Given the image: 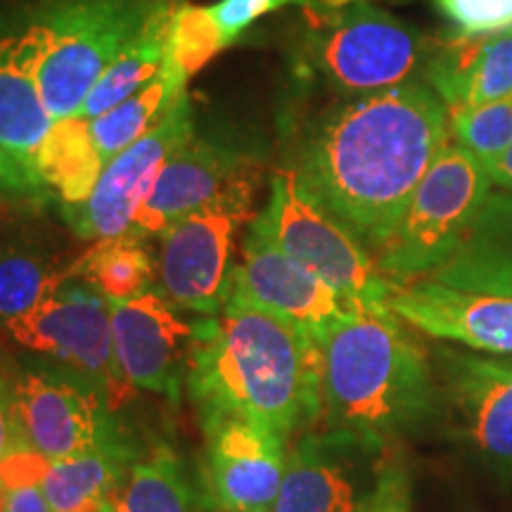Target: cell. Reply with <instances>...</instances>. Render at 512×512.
<instances>
[{"instance_id":"obj_23","label":"cell","mask_w":512,"mask_h":512,"mask_svg":"<svg viewBox=\"0 0 512 512\" xmlns=\"http://www.w3.org/2000/svg\"><path fill=\"white\" fill-rule=\"evenodd\" d=\"M105 164L93 138L91 119L81 114L55 119L34 157L38 176L50 192L60 197L62 207L86 202L98 185Z\"/></svg>"},{"instance_id":"obj_16","label":"cell","mask_w":512,"mask_h":512,"mask_svg":"<svg viewBox=\"0 0 512 512\" xmlns=\"http://www.w3.org/2000/svg\"><path fill=\"white\" fill-rule=\"evenodd\" d=\"M249 166L254 164L245 152L211 138L192 136L162 166L128 233L140 240L164 235L174 223L214 200Z\"/></svg>"},{"instance_id":"obj_10","label":"cell","mask_w":512,"mask_h":512,"mask_svg":"<svg viewBox=\"0 0 512 512\" xmlns=\"http://www.w3.org/2000/svg\"><path fill=\"white\" fill-rule=\"evenodd\" d=\"M12 389L19 432L48 460L124 439L100 389L62 363L27 366Z\"/></svg>"},{"instance_id":"obj_30","label":"cell","mask_w":512,"mask_h":512,"mask_svg":"<svg viewBox=\"0 0 512 512\" xmlns=\"http://www.w3.org/2000/svg\"><path fill=\"white\" fill-rule=\"evenodd\" d=\"M451 138L482 162L503 152L512 145V95L451 117Z\"/></svg>"},{"instance_id":"obj_8","label":"cell","mask_w":512,"mask_h":512,"mask_svg":"<svg viewBox=\"0 0 512 512\" xmlns=\"http://www.w3.org/2000/svg\"><path fill=\"white\" fill-rule=\"evenodd\" d=\"M256 169L242 171L202 209L162 235L159 285L176 309L216 316L228 302L240 228L252 221Z\"/></svg>"},{"instance_id":"obj_34","label":"cell","mask_w":512,"mask_h":512,"mask_svg":"<svg viewBox=\"0 0 512 512\" xmlns=\"http://www.w3.org/2000/svg\"><path fill=\"white\" fill-rule=\"evenodd\" d=\"M53 460H48L43 453H38L27 439L19 437L12 441V446L0 458V489H27V486H41L46 479Z\"/></svg>"},{"instance_id":"obj_32","label":"cell","mask_w":512,"mask_h":512,"mask_svg":"<svg viewBox=\"0 0 512 512\" xmlns=\"http://www.w3.org/2000/svg\"><path fill=\"white\" fill-rule=\"evenodd\" d=\"M50 200V188L34 164L0 147V204L3 207H41Z\"/></svg>"},{"instance_id":"obj_37","label":"cell","mask_w":512,"mask_h":512,"mask_svg":"<svg viewBox=\"0 0 512 512\" xmlns=\"http://www.w3.org/2000/svg\"><path fill=\"white\" fill-rule=\"evenodd\" d=\"M3 512H55L50 508L41 486H27V489L5 491Z\"/></svg>"},{"instance_id":"obj_17","label":"cell","mask_w":512,"mask_h":512,"mask_svg":"<svg viewBox=\"0 0 512 512\" xmlns=\"http://www.w3.org/2000/svg\"><path fill=\"white\" fill-rule=\"evenodd\" d=\"M422 81L444 100L448 117L512 95V29L432 38Z\"/></svg>"},{"instance_id":"obj_9","label":"cell","mask_w":512,"mask_h":512,"mask_svg":"<svg viewBox=\"0 0 512 512\" xmlns=\"http://www.w3.org/2000/svg\"><path fill=\"white\" fill-rule=\"evenodd\" d=\"M5 335L86 377L112 411L133 392L114 351L110 302L79 278L64 280Z\"/></svg>"},{"instance_id":"obj_18","label":"cell","mask_w":512,"mask_h":512,"mask_svg":"<svg viewBox=\"0 0 512 512\" xmlns=\"http://www.w3.org/2000/svg\"><path fill=\"white\" fill-rule=\"evenodd\" d=\"M444 380L465 437L486 456L512 460V361L446 354Z\"/></svg>"},{"instance_id":"obj_27","label":"cell","mask_w":512,"mask_h":512,"mask_svg":"<svg viewBox=\"0 0 512 512\" xmlns=\"http://www.w3.org/2000/svg\"><path fill=\"white\" fill-rule=\"evenodd\" d=\"M69 278L95 287L107 302H126L152 290L155 261L133 233L98 240L69 266Z\"/></svg>"},{"instance_id":"obj_29","label":"cell","mask_w":512,"mask_h":512,"mask_svg":"<svg viewBox=\"0 0 512 512\" xmlns=\"http://www.w3.org/2000/svg\"><path fill=\"white\" fill-rule=\"evenodd\" d=\"M226 48H230L226 34H223L221 24L216 22L211 5L202 8V5L183 3L181 0L174 12V19H171L166 62L183 79L190 81Z\"/></svg>"},{"instance_id":"obj_25","label":"cell","mask_w":512,"mask_h":512,"mask_svg":"<svg viewBox=\"0 0 512 512\" xmlns=\"http://www.w3.org/2000/svg\"><path fill=\"white\" fill-rule=\"evenodd\" d=\"M133 453L136 451L124 437L79 456L53 460L41 484L50 508L55 512H69L93 498L117 494L126 467L133 465Z\"/></svg>"},{"instance_id":"obj_40","label":"cell","mask_w":512,"mask_h":512,"mask_svg":"<svg viewBox=\"0 0 512 512\" xmlns=\"http://www.w3.org/2000/svg\"><path fill=\"white\" fill-rule=\"evenodd\" d=\"M3 503H5V491L0 489V512H3Z\"/></svg>"},{"instance_id":"obj_26","label":"cell","mask_w":512,"mask_h":512,"mask_svg":"<svg viewBox=\"0 0 512 512\" xmlns=\"http://www.w3.org/2000/svg\"><path fill=\"white\" fill-rule=\"evenodd\" d=\"M185 86H188V79H183L164 60L162 72L155 79L147 81L143 88L128 95L126 100H121L110 112L91 119L93 138L105 162L136 143L138 138H143L152 126H157L164 119V114L171 110V105L185 93Z\"/></svg>"},{"instance_id":"obj_28","label":"cell","mask_w":512,"mask_h":512,"mask_svg":"<svg viewBox=\"0 0 512 512\" xmlns=\"http://www.w3.org/2000/svg\"><path fill=\"white\" fill-rule=\"evenodd\" d=\"M110 503L114 512H195L178 458L166 446L128 467V479Z\"/></svg>"},{"instance_id":"obj_21","label":"cell","mask_w":512,"mask_h":512,"mask_svg":"<svg viewBox=\"0 0 512 512\" xmlns=\"http://www.w3.org/2000/svg\"><path fill=\"white\" fill-rule=\"evenodd\" d=\"M69 266L31 223L0 228V332L53 294L69 278Z\"/></svg>"},{"instance_id":"obj_3","label":"cell","mask_w":512,"mask_h":512,"mask_svg":"<svg viewBox=\"0 0 512 512\" xmlns=\"http://www.w3.org/2000/svg\"><path fill=\"white\" fill-rule=\"evenodd\" d=\"M311 337L318 351V420L328 434L375 448L430 415L427 354L392 311L349 309Z\"/></svg>"},{"instance_id":"obj_38","label":"cell","mask_w":512,"mask_h":512,"mask_svg":"<svg viewBox=\"0 0 512 512\" xmlns=\"http://www.w3.org/2000/svg\"><path fill=\"white\" fill-rule=\"evenodd\" d=\"M484 169L496 190L512 192V145L505 147L498 155L484 159Z\"/></svg>"},{"instance_id":"obj_12","label":"cell","mask_w":512,"mask_h":512,"mask_svg":"<svg viewBox=\"0 0 512 512\" xmlns=\"http://www.w3.org/2000/svg\"><path fill=\"white\" fill-rule=\"evenodd\" d=\"M204 491L216 512H271L287 467V439L245 418L200 420Z\"/></svg>"},{"instance_id":"obj_4","label":"cell","mask_w":512,"mask_h":512,"mask_svg":"<svg viewBox=\"0 0 512 512\" xmlns=\"http://www.w3.org/2000/svg\"><path fill=\"white\" fill-rule=\"evenodd\" d=\"M166 3L171 0H36L3 27L53 119H62L81 112L114 57Z\"/></svg>"},{"instance_id":"obj_5","label":"cell","mask_w":512,"mask_h":512,"mask_svg":"<svg viewBox=\"0 0 512 512\" xmlns=\"http://www.w3.org/2000/svg\"><path fill=\"white\" fill-rule=\"evenodd\" d=\"M302 12L299 60L339 100L422 81L432 38L373 0H325Z\"/></svg>"},{"instance_id":"obj_2","label":"cell","mask_w":512,"mask_h":512,"mask_svg":"<svg viewBox=\"0 0 512 512\" xmlns=\"http://www.w3.org/2000/svg\"><path fill=\"white\" fill-rule=\"evenodd\" d=\"M185 384L200 420L245 418L285 439L318 420L311 332L238 297L195 320Z\"/></svg>"},{"instance_id":"obj_24","label":"cell","mask_w":512,"mask_h":512,"mask_svg":"<svg viewBox=\"0 0 512 512\" xmlns=\"http://www.w3.org/2000/svg\"><path fill=\"white\" fill-rule=\"evenodd\" d=\"M178 3L181 0H171V3L162 5L155 15L147 19L138 36L114 57L83 102L79 112L81 117L95 119L110 112L121 100H126L128 95L136 93L138 88H143L147 81H152L162 72L166 48H169L171 19H174Z\"/></svg>"},{"instance_id":"obj_31","label":"cell","mask_w":512,"mask_h":512,"mask_svg":"<svg viewBox=\"0 0 512 512\" xmlns=\"http://www.w3.org/2000/svg\"><path fill=\"white\" fill-rule=\"evenodd\" d=\"M458 34L486 36L512 29V0H434Z\"/></svg>"},{"instance_id":"obj_14","label":"cell","mask_w":512,"mask_h":512,"mask_svg":"<svg viewBox=\"0 0 512 512\" xmlns=\"http://www.w3.org/2000/svg\"><path fill=\"white\" fill-rule=\"evenodd\" d=\"M228 297L259 306L309 332L349 311L328 283L283 252L254 219L242 240V261L230 273Z\"/></svg>"},{"instance_id":"obj_22","label":"cell","mask_w":512,"mask_h":512,"mask_svg":"<svg viewBox=\"0 0 512 512\" xmlns=\"http://www.w3.org/2000/svg\"><path fill=\"white\" fill-rule=\"evenodd\" d=\"M53 124L36 76L0 24V147L34 164L38 147Z\"/></svg>"},{"instance_id":"obj_13","label":"cell","mask_w":512,"mask_h":512,"mask_svg":"<svg viewBox=\"0 0 512 512\" xmlns=\"http://www.w3.org/2000/svg\"><path fill=\"white\" fill-rule=\"evenodd\" d=\"M114 351L133 389L181 399L195 323L178 316L164 292L147 290L126 302H110Z\"/></svg>"},{"instance_id":"obj_39","label":"cell","mask_w":512,"mask_h":512,"mask_svg":"<svg viewBox=\"0 0 512 512\" xmlns=\"http://www.w3.org/2000/svg\"><path fill=\"white\" fill-rule=\"evenodd\" d=\"M69 512H114L110 498H93V501L81 503L79 508L69 510Z\"/></svg>"},{"instance_id":"obj_33","label":"cell","mask_w":512,"mask_h":512,"mask_svg":"<svg viewBox=\"0 0 512 512\" xmlns=\"http://www.w3.org/2000/svg\"><path fill=\"white\" fill-rule=\"evenodd\" d=\"M320 3H325V0H219V3L211 5V12H214L216 22L221 24L228 46H235L252 29L256 19L290 8V5L304 10Z\"/></svg>"},{"instance_id":"obj_35","label":"cell","mask_w":512,"mask_h":512,"mask_svg":"<svg viewBox=\"0 0 512 512\" xmlns=\"http://www.w3.org/2000/svg\"><path fill=\"white\" fill-rule=\"evenodd\" d=\"M358 512H411V484L399 465H384Z\"/></svg>"},{"instance_id":"obj_15","label":"cell","mask_w":512,"mask_h":512,"mask_svg":"<svg viewBox=\"0 0 512 512\" xmlns=\"http://www.w3.org/2000/svg\"><path fill=\"white\" fill-rule=\"evenodd\" d=\"M389 309L427 337L512 356V297L453 290L422 278L396 285Z\"/></svg>"},{"instance_id":"obj_7","label":"cell","mask_w":512,"mask_h":512,"mask_svg":"<svg viewBox=\"0 0 512 512\" xmlns=\"http://www.w3.org/2000/svg\"><path fill=\"white\" fill-rule=\"evenodd\" d=\"M254 223L283 252L335 290L349 309L392 311L394 283L370 249L302 188L292 169L275 171L271 195Z\"/></svg>"},{"instance_id":"obj_11","label":"cell","mask_w":512,"mask_h":512,"mask_svg":"<svg viewBox=\"0 0 512 512\" xmlns=\"http://www.w3.org/2000/svg\"><path fill=\"white\" fill-rule=\"evenodd\" d=\"M192 136L195 112L185 91L157 126L119 155L107 159L100 181L86 202L62 207L64 221L76 238L98 242L128 233L162 166Z\"/></svg>"},{"instance_id":"obj_20","label":"cell","mask_w":512,"mask_h":512,"mask_svg":"<svg viewBox=\"0 0 512 512\" xmlns=\"http://www.w3.org/2000/svg\"><path fill=\"white\" fill-rule=\"evenodd\" d=\"M430 280L453 290L512 297V192L491 190L470 235Z\"/></svg>"},{"instance_id":"obj_19","label":"cell","mask_w":512,"mask_h":512,"mask_svg":"<svg viewBox=\"0 0 512 512\" xmlns=\"http://www.w3.org/2000/svg\"><path fill=\"white\" fill-rule=\"evenodd\" d=\"M335 434H306L287 451L283 484L271 512H358L368 501Z\"/></svg>"},{"instance_id":"obj_1","label":"cell","mask_w":512,"mask_h":512,"mask_svg":"<svg viewBox=\"0 0 512 512\" xmlns=\"http://www.w3.org/2000/svg\"><path fill=\"white\" fill-rule=\"evenodd\" d=\"M448 138L444 100L408 81L335 102L304 136L292 171L375 256Z\"/></svg>"},{"instance_id":"obj_6","label":"cell","mask_w":512,"mask_h":512,"mask_svg":"<svg viewBox=\"0 0 512 512\" xmlns=\"http://www.w3.org/2000/svg\"><path fill=\"white\" fill-rule=\"evenodd\" d=\"M484 162L448 138L415 188L399 226L375 252V264L394 285L430 278L458 252L489 200Z\"/></svg>"},{"instance_id":"obj_36","label":"cell","mask_w":512,"mask_h":512,"mask_svg":"<svg viewBox=\"0 0 512 512\" xmlns=\"http://www.w3.org/2000/svg\"><path fill=\"white\" fill-rule=\"evenodd\" d=\"M19 437L17 413H15V389L0 368V458L12 446V441Z\"/></svg>"}]
</instances>
